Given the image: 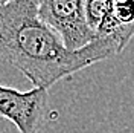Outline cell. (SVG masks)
<instances>
[{
	"label": "cell",
	"instance_id": "obj_1",
	"mask_svg": "<svg viewBox=\"0 0 134 133\" xmlns=\"http://www.w3.org/2000/svg\"><path fill=\"white\" fill-rule=\"evenodd\" d=\"M0 54L32 83L47 89L59 80L120 54L113 42L96 37L82 49H69L38 17V0L0 6Z\"/></svg>",
	"mask_w": 134,
	"mask_h": 133
},
{
	"label": "cell",
	"instance_id": "obj_2",
	"mask_svg": "<svg viewBox=\"0 0 134 133\" xmlns=\"http://www.w3.org/2000/svg\"><path fill=\"white\" fill-rule=\"evenodd\" d=\"M38 17L69 49H82L96 38L85 18V0H38Z\"/></svg>",
	"mask_w": 134,
	"mask_h": 133
},
{
	"label": "cell",
	"instance_id": "obj_3",
	"mask_svg": "<svg viewBox=\"0 0 134 133\" xmlns=\"http://www.w3.org/2000/svg\"><path fill=\"white\" fill-rule=\"evenodd\" d=\"M49 107L47 89L18 90L0 84V116L11 121L18 133H38Z\"/></svg>",
	"mask_w": 134,
	"mask_h": 133
},
{
	"label": "cell",
	"instance_id": "obj_4",
	"mask_svg": "<svg viewBox=\"0 0 134 133\" xmlns=\"http://www.w3.org/2000/svg\"><path fill=\"white\" fill-rule=\"evenodd\" d=\"M116 0H85V18L94 35L100 23L113 12Z\"/></svg>",
	"mask_w": 134,
	"mask_h": 133
},
{
	"label": "cell",
	"instance_id": "obj_5",
	"mask_svg": "<svg viewBox=\"0 0 134 133\" xmlns=\"http://www.w3.org/2000/svg\"><path fill=\"white\" fill-rule=\"evenodd\" d=\"M111 14L120 25H134V0H116Z\"/></svg>",
	"mask_w": 134,
	"mask_h": 133
},
{
	"label": "cell",
	"instance_id": "obj_6",
	"mask_svg": "<svg viewBox=\"0 0 134 133\" xmlns=\"http://www.w3.org/2000/svg\"><path fill=\"white\" fill-rule=\"evenodd\" d=\"M11 2H14V0H0V6H6Z\"/></svg>",
	"mask_w": 134,
	"mask_h": 133
}]
</instances>
